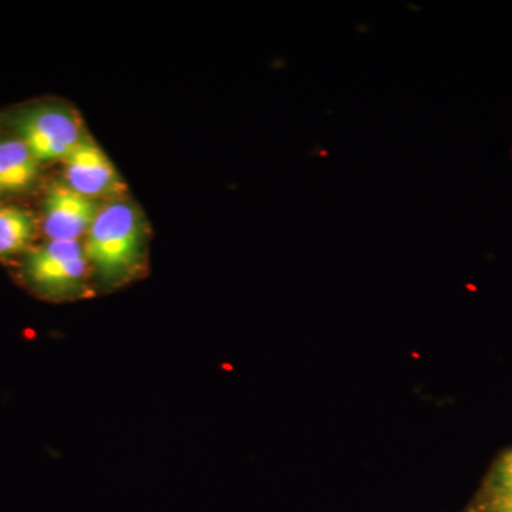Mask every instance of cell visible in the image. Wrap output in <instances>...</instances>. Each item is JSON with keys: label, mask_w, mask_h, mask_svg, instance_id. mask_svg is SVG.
Masks as SVG:
<instances>
[{"label": "cell", "mask_w": 512, "mask_h": 512, "mask_svg": "<svg viewBox=\"0 0 512 512\" xmlns=\"http://www.w3.org/2000/svg\"><path fill=\"white\" fill-rule=\"evenodd\" d=\"M508 494H512V450L501 454L495 461L485 481L483 498L503 497Z\"/></svg>", "instance_id": "obj_8"}, {"label": "cell", "mask_w": 512, "mask_h": 512, "mask_svg": "<svg viewBox=\"0 0 512 512\" xmlns=\"http://www.w3.org/2000/svg\"><path fill=\"white\" fill-rule=\"evenodd\" d=\"M39 161L18 137L0 138V192L29 188L39 173Z\"/></svg>", "instance_id": "obj_6"}, {"label": "cell", "mask_w": 512, "mask_h": 512, "mask_svg": "<svg viewBox=\"0 0 512 512\" xmlns=\"http://www.w3.org/2000/svg\"><path fill=\"white\" fill-rule=\"evenodd\" d=\"M100 208L67 184L50 188L43 205V229L49 241H80L92 227Z\"/></svg>", "instance_id": "obj_4"}, {"label": "cell", "mask_w": 512, "mask_h": 512, "mask_svg": "<svg viewBox=\"0 0 512 512\" xmlns=\"http://www.w3.org/2000/svg\"><path fill=\"white\" fill-rule=\"evenodd\" d=\"M86 237L87 258L101 284L123 285L143 268L146 229L130 202L113 201L100 208Z\"/></svg>", "instance_id": "obj_1"}, {"label": "cell", "mask_w": 512, "mask_h": 512, "mask_svg": "<svg viewBox=\"0 0 512 512\" xmlns=\"http://www.w3.org/2000/svg\"><path fill=\"white\" fill-rule=\"evenodd\" d=\"M474 512H512V494L503 497L481 498Z\"/></svg>", "instance_id": "obj_9"}, {"label": "cell", "mask_w": 512, "mask_h": 512, "mask_svg": "<svg viewBox=\"0 0 512 512\" xmlns=\"http://www.w3.org/2000/svg\"><path fill=\"white\" fill-rule=\"evenodd\" d=\"M66 184L84 197L96 198L116 190L119 175L103 150L90 137L64 160Z\"/></svg>", "instance_id": "obj_5"}, {"label": "cell", "mask_w": 512, "mask_h": 512, "mask_svg": "<svg viewBox=\"0 0 512 512\" xmlns=\"http://www.w3.org/2000/svg\"><path fill=\"white\" fill-rule=\"evenodd\" d=\"M12 123L16 137L30 148L39 163L66 160L87 137L79 117L63 107L23 110Z\"/></svg>", "instance_id": "obj_2"}, {"label": "cell", "mask_w": 512, "mask_h": 512, "mask_svg": "<svg viewBox=\"0 0 512 512\" xmlns=\"http://www.w3.org/2000/svg\"><path fill=\"white\" fill-rule=\"evenodd\" d=\"M89 268L82 241H47L30 249L25 259V275L30 284L53 296L83 292Z\"/></svg>", "instance_id": "obj_3"}, {"label": "cell", "mask_w": 512, "mask_h": 512, "mask_svg": "<svg viewBox=\"0 0 512 512\" xmlns=\"http://www.w3.org/2000/svg\"><path fill=\"white\" fill-rule=\"evenodd\" d=\"M36 222L32 214L19 207H0V256H12L25 251L35 235Z\"/></svg>", "instance_id": "obj_7"}]
</instances>
